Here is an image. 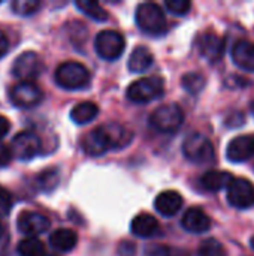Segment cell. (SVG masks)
I'll use <instances>...</instances> for the list:
<instances>
[{"mask_svg": "<svg viewBox=\"0 0 254 256\" xmlns=\"http://www.w3.org/2000/svg\"><path fill=\"white\" fill-rule=\"evenodd\" d=\"M153 62H154L153 52L147 46H136L129 57L127 68L130 72L141 74V72H145L153 64Z\"/></svg>", "mask_w": 254, "mask_h": 256, "instance_id": "44dd1931", "label": "cell"}, {"mask_svg": "<svg viewBox=\"0 0 254 256\" xmlns=\"http://www.w3.org/2000/svg\"><path fill=\"white\" fill-rule=\"evenodd\" d=\"M9 129H10V123H9V120H7L6 117L0 116V138L6 136V135H7V132H9Z\"/></svg>", "mask_w": 254, "mask_h": 256, "instance_id": "e575fe53", "label": "cell"}, {"mask_svg": "<svg viewBox=\"0 0 254 256\" xmlns=\"http://www.w3.org/2000/svg\"><path fill=\"white\" fill-rule=\"evenodd\" d=\"M184 123V112L177 104H166L153 111L150 124L162 134H174Z\"/></svg>", "mask_w": 254, "mask_h": 256, "instance_id": "5b68a950", "label": "cell"}, {"mask_svg": "<svg viewBox=\"0 0 254 256\" xmlns=\"http://www.w3.org/2000/svg\"><path fill=\"white\" fill-rule=\"evenodd\" d=\"M226 123L231 128H238V126H241L244 123V117H243V114L240 111H234L232 112V117H228L226 118Z\"/></svg>", "mask_w": 254, "mask_h": 256, "instance_id": "d6a6232c", "label": "cell"}, {"mask_svg": "<svg viewBox=\"0 0 254 256\" xmlns=\"http://www.w3.org/2000/svg\"><path fill=\"white\" fill-rule=\"evenodd\" d=\"M181 225L186 231L192 234H204L211 228V219L202 208L192 207L184 213Z\"/></svg>", "mask_w": 254, "mask_h": 256, "instance_id": "9a60e30c", "label": "cell"}, {"mask_svg": "<svg viewBox=\"0 0 254 256\" xmlns=\"http://www.w3.org/2000/svg\"><path fill=\"white\" fill-rule=\"evenodd\" d=\"M165 6L174 15H186L190 10L192 3L189 0H166Z\"/></svg>", "mask_w": 254, "mask_h": 256, "instance_id": "f546056e", "label": "cell"}, {"mask_svg": "<svg viewBox=\"0 0 254 256\" xmlns=\"http://www.w3.org/2000/svg\"><path fill=\"white\" fill-rule=\"evenodd\" d=\"M183 153L187 160L198 164V165L210 164L214 160V156H216L214 146L210 141V138L199 132H195L184 140Z\"/></svg>", "mask_w": 254, "mask_h": 256, "instance_id": "277c9868", "label": "cell"}, {"mask_svg": "<svg viewBox=\"0 0 254 256\" xmlns=\"http://www.w3.org/2000/svg\"><path fill=\"white\" fill-rule=\"evenodd\" d=\"M127 99L135 104H148L165 93V82L160 76H147L133 81L127 87Z\"/></svg>", "mask_w": 254, "mask_h": 256, "instance_id": "3957f363", "label": "cell"}, {"mask_svg": "<svg viewBox=\"0 0 254 256\" xmlns=\"http://www.w3.org/2000/svg\"><path fill=\"white\" fill-rule=\"evenodd\" d=\"M58 180H60V174H58L57 170H46V171L39 174L37 184L43 190H52V189L57 188Z\"/></svg>", "mask_w": 254, "mask_h": 256, "instance_id": "4316f807", "label": "cell"}, {"mask_svg": "<svg viewBox=\"0 0 254 256\" xmlns=\"http://www.w3.org/2000/svg\"><path fill=\"white\" fill-rule=\"evenodd\" d=\"M54 78L55 82L66 90H79L88 84L90 72L79 62H64L55 69Z\"/></svg>", "mask_w": 254, "mask_h": 256, "instance_id": "7a4b0ae2", "label": "cell"}, {"mask_svg": "<svg viewBox=\"0 0 254 256\" xmlns=\"http://www.w3.org/2000/svg\"><path fill=\"white\" fill-rule=\"evenodd\" d=\"M109 141H111V148H121L130 144L133 134L123 124L120 123H106L103 124Z\"/></svg>", "mask_w": 254, "mask_h": 256, "instance_id": "7402d4cb", "label": "cell"}, {"mask_svg": "<svg viewBox=\"0 0 254 256\" xmlns=\"http://www.w3.org/2000/svg\"><path fill=\"white\" fill-rule=\"evenodd\" d=\"M12 159V154H10V150L3 144L0 142V168L1 166H6Z\"/></svg>", "mask_w": 254, "mask_h": 256, "instance_id": "836d02e7", "label": "cell"}, {"mask_svg": "<svg viewBox=\"0 0 254 256\" xmlns=\"http://www.w3.org/2000/svg\"><path fill=\"white\" fill-rule=\"evenodd\" d=\"M99 114V106L94 102H81L78 105H75L70 111V118L72 122H75L76 124H85L90 123L91 120H94Z\"/></svg>", "mask_w": 254, "mask_h": 256, "instance_id": "603a6c76", "label": "cell"}, {"mask_svg": "<svg viewBox=\"0 0 254 256\" xmlns=\"http://www.w3.org/2000/svg\"><path fill=\"white\" fill-rule=\"evenodd\" d=\"M198 256H226V254L223 246L216 238H208L199 246Z\"/></svg>", "mask_w": 254, "mask_h": 256, "instance_id": "83f0119b", "label": "cell"}, {"mask_svg": "<svg viewBox=\"0 0 254 256\" xmlns=\"http://www.w3.org/2000/svg\"><path fill=\"white\" fill-rule=\"evenodd\" d=\"M12 208V200L10 195L0 188V216H7Z\"/></svg>", "mask_w": 254, "mask_h": 256, "instance_id": "4dcf8cb0", "label": "cell"}, {"mask_svg": "<svg viewBox=\"0 0 254 256\" xmlns=\"http://www.w3.org/2000/svg\"><path fill=\"white\" fill-rule=\"evenodd\" d=\"M1 236H3V226H1V224H0V238H1Z\"/></svg>", "mask_w": 254, "mask_h": 256, "instance_id": "8d00e7d4", "label": "cell"}, {"mask_svg": "<svg viewBox=\"0 0 254 256\" xmlns=\"http://www.w3.org/2000/svg\"><path fill=\"white\" fill-rule=\"evenodd\" d=\"M198 50H199V54L204 58H207L211 63H216L225 54V39L220 38L216 33L207 32V33L199 36V39H198Z\"/></svg>", "mask_w": 254, "mask_h": 256, "instance_id": "7c38bea8", "label": "cell"}, {"mask_svg": "<svg viewBox=\"0 0 254 256\" xmlns=\"http://www.w3.org/2000/svg\"><path fill=\"white\" fill-rule=\"evenodd\" d=\"M12 10L18 15H31L40 8V2L37 0H15L12 4Z\"/></svg>", "mask_w": 254, "mask_h": 256, "instance_id": "f1b7e54d", "label": "cell"}, {"mask_svg": "<svg viewBox=\"0 0 254 256\" xmlns=\"http://www.w3.org/2000/svg\"><path fill=\"white\" fill-rule=\"evenodd\" d=\"M7 50H9V40L4 36V33L0 32V57H3L7 52Z\"/></svg>", "mask_w": 254, "mask_h": 256, "instance_id": "d590c367", "label": "cell"}, {"mask_svg": "<svg viewBox=\"0 0 254 256\" xmlns=\"http://www.w3.org/2000/svg\"><path fill=\"white\" fill-rule=\"evenodd\" d=\"M234 63L247 72H254V44L247 39H240L232 48Z\"/></svg>", "mask_w": 254, "mask_h": 256, "instance_id": "2e32d148", "label": "cell"}, {"mask_svg": "<svg viewBox=\"0 0 254 256\" xmlns=\"http://www.w3.org/2000/svg\"><path fill=\"white\" fill-rule=\"evenodd\" d=\"M76 8L85 14L87 16H90L91 20H96V21H105L108 20V12L97 3V2H90V0H78L76 3Z\"/></svg>", "mask_w": 254, "mask_h": 256, "instance_id": "d4e9b609", "label": "cell"}, {"mask_svg": "<svg viewBox=\"0 0 254 256\" xmlns=\"http://www.w3.org/2000/svg\"><path fill=\"white\" fill-rule=\"evenodd\" d=\"M82 150L88 154V156H102L105 154L108 150H111V141H109V136L102 126L93 129L91 132H88L82 141Z\"/></svg>", "mask_w": 254, "mask_h": 256, "instance_id": "4fadbf2b", "label": "cell"}, {"mask_svg": "<svg viewBox=\"0 0 254 256\" xmlns=\"http://www.w3.org/2000/svg\"><path fill=\"white\" fill-rule=\"evenodd\" d=\"M49 256H54V255H49Z\"/></svg>", "mask_w": 254, "mask_h": 256, "instance_id": "f35d334b", "label": "cell"}, {"mask_svg": "<svg viewBox=\"0 0 254 256\" xmlns=\"http://www.w3.org/2000/svg\"><path fill=\"white\" fill-rule=\"evenodd\" d=\"M42 69H43V63L40 56L36 54L34 51H27L16 57L12 66V74L22 82L37 78L42 74Z\"/></svg>", "mask_w": 254, "mask_h": 256, "instance_id": "ba28073f", "label": "cell"}, {"mask_svg": "<svg viewBox=\"0 0 254 256\" xmlns=\"http://www.w3.org/2000/svg\"><path fill=\"white\" fill-rule=\"evenodd\" d=\"M181 84L184 87V90H187L189 93L192 94H198L199 92L204 90L205 84H207V80L202 74L199 72H189L183 76L181 80Z\"/></svg>", "mask_w": 254, "mask_h": 256, "instance_id": "484cf974", "label": "cell"}, {"mask_svg": "<svg viewBox=\"0 0 254 256\" xmlns=\"http://www.w3.org/2000/svg\"><path fill=\"white\" fill-rule=\"evenodd\" d=\"M42 147L40 138L33 132H19L10 144V154L18 160H30L39 154Z\"/></svg>", "mask_w": 254, "mask_h": 256, "instance_id": "52a82bcc", "label": "cell"}, {"mask_svg": "<svg viewBox=\"0 0 254 256\" xmlns=\"http://www.w3.org/2000/svg\"><path fill=\"white\" fill-rule=\"evenodd\" d=\"M135 20H136L138 27L144 33H148L153 36L163 34L168 28L165 12L156 3H141L136 9Z\"/></svg>", "mask_w": 254, "mask_h": 256, "instance_id": "6da1fadb", "label": "cell"}, {"mask_svg": "<svg viewBox=\"0 0 254 256\" xmlns=\"http://www.w3.org/2000/svg\"><path fill=\"white\" fill-rule=\"evenodd\" d=\"M250 246H252V248H253V249H254V237H253V238H252V240H250Z\"/></svg>", "mask_w": 254, "mask_h": 256, "instance_id": "74e56055", "label": "cell"}, {"mask_svg": "<svg viewBox=\"0 0 254 256\" xmlns=\"http://www.w3.org/2000/svg\"><path fill=\"white\" fill-rule=\"evenodd\" d=\"M78 243V236L73 230L61 228L49 236V244L57 252H70Z\"/></svg>", "mask_w": 254, "mask_h": 256, "instance_id": "d6986e66", "label": "cell"}, {"mask_svg": "<svg viewBox=\"0 0 254 256\" xmlns=\"http://www.w3.org/2000/svg\"><path fill=\"white\" fill-rule=\"evenodd\" d=\"M16 226H18L19 232H22L25 236H39L49 230L51 222L46 216H43L37 212L27 210V212L19 213V216L16 219Z\"/></svg>", "mask_w": 254, "mask_h": 256, "instance_id": "8fae6325", "label": "cell"}, {"mask_svg": "<svg viewBox=\"0 0 254 256\" xmlns=\"http://www.w3.org/2000/svg\"><path fill=\"white\" fill-rule=\"evenodd\" d=\"M226 156L231 162H246L254 156V135H241L232 140L226 148Z\"/></svg>", "mask_w": 254, "mask_h": 256, "instance_id": "5bb4252c", "label": "cell"}, {"mask_svg": "<svg viewBox=\"0 0 254 256\" xmlns=\"http://www.w3.org/2000/svg\"><path fill=\"white\" fill-rule=\"evenodd\" d=\"M130 231L136 237L148 238L159 232V222L154 216H151L148 213H141L132 220Z\"/></svg>", "mask_w": 254, "mask_h": 256, "instance_id": "ac0fdd59", "label": "cell"}, {"mask_svg": "<svg viewBox=\"0 0 254 256\" xmlns=\"http://www.w3.org/2000/svg\"><path fill=\"white\" fill-rule=\"evenodd\" d=\"M234 177L225 171H208L201 177V186L210 192H219L222 189H228L232 183Z\"/></svg>", "mask_w": 254, "mask_h": 256, "instance_id": "ffe728a7", "label": "cell"}, {"mask_svg": "<svg viewBox=\"0 0 254 256\" xmlns=\"http://www.w3.org/2000/svg\"><path fill=\"white\" fill-rule=\"evenodd\" d=\"M43 99V93L39 86L31 81H22L10 90V102L18 108H33Z\"/></svg>", "mask_w": 254, "mask_h": 256, "instance_id": "30bf717a", "label": "cell"}, {"mask_svg": "<svg viewBox=\"0 0 254 256\" xmlns=\"http://www.w3.org/2000/svg\"><path fill=\"white\" fill-rule=\"evenodd\" d=\"M16 250L21 256H45V244L36 237H27L18 243Z\"/></svg>", "mask_w": 254, "mask_h": 256, "instance_id": "cb8c5ba5", "label": "cell"}, {"mask_svg": "<svg viewBox=\"0 0 254 256\" xmlns=\"http://www.w3.org/2000/svg\"><path fill=\"white\" fill-rule=\"evenodd\" d=\"M228 201L232 207L247 210L254 207V186L246 178H234L228 188Z\"/></svg>", "mask_w": 254, "mask_h": 256, "instance_id": "9c48e42d", "label": "cell"}, {"mask_svg": "<svg viewBox=\"0 0 254 256\" xmlns=\"http://www.w3.org/2000/svg\"><path fill=\"white\" fill-rule=\"evenodd\" d=\"M124 46H126L124 36L115 30H102L97 33L94 40V48L99 57L109 62H114L118 57H121Z\"/></svg>", "mask_w": 254, "mask_h": 256, "instance_id": "8992f818", "label": "cell"}, {"mask_svg": "<svg viewBox=\"0 0 254 256\" xmlns=\"http://www.w3.org/2000/svg\"><path fill=\"white\" fill-rule=\"evenodd\" d=\"M154 207H156V210L162 216L172 218V216H175L181 210V207H183V196L178 192H175V190H165V192H162L156 198Z\"/></svg>", "mask_w": 254, "mask_h": 256, "instance_id": "e0dca14e", "label": "cell"}, {"mask_svg": "<svg viewBox=\"0 0 254 256\" xmlns=\"http://www.w3.org/2000/svg\"><path fill=\"white\" fill-rule=\"evenodd\" d=\"M135 250H136V248H135V244H133V243H130V242H124V243H121V244H120V248H118V255L135 256Z\"/></svg>", "mask_w": 254, "mask_h": 256, "instance_id": "1f68e13d", "label": "cell"}]
</instances>
